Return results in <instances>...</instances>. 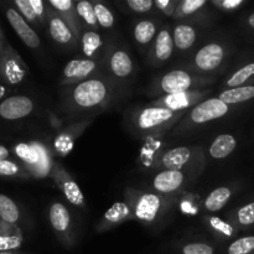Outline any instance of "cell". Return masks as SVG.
Returning a JSON list of instances; mask_svg holds the SVG:
<instances>
[{"instance_id":"cell-13","label":"cell","mask_w":254,"mask_h":254,"mask_svg":"<svg viewBox=\"0 0 254 254\" xmlns=\"http://www.w3.org/2000/svg\"><path fill=\"white\" fill-rule=\"evenodd\" d=\"M101 64L97 60H89L86 57H76L66 64L62 71V78L60 84L64 87L81 83L94 76L102 73Z\"/></svg>"},{"instance_id":"cell-34","label":"cell","mask_w":254,"mask_h":254,"mask_svg":"<svg viewBox=\"0 0 254 254\" xmlns=\"http://www.w3.org/2000/svg\"><path fill=\"white\" fill-rule=\"evenodd\" d=\"M76 11L79 19H82V21H83V27H88V29L98 31L99 25H98V21H97L93 2L88 1V0H81V1H77Z\"/></svg>"},{"instance_id":"cell-38","label":"cell","mask_w":254,"mask_h":254,"mask_svg":"<svg viewBox=\"0 0 254 254\" xmlns=\"http://www.w3.org/2000/svg\"><path fill=\"white\" fill-rule=\"evenodd\" d=\"M181 254H216V250L212 245L203 241H192L184 243L180 247Z\"/></svg>"},{"instance_id":"cell-18","label":"cell","mask_w":254,"mask_h":254,"mask_svg":"<svg viewBox=\"0 0 254 254\" xmlns=\"http://www.w3.org/2000/svg\"><path fill=\"white\" fill-rule=\"evenodd\" d=\"M175 51L173 37V27L169 24L161 25L155 41L150 49V64L154 67H160L170 61Z\"/></svg>"},{"instance_id":"cell-28","label":"cell","mask_w":254,"mask_h":254,"mask_svg":"<svg viewBox=\"0 0 254 254\" xmlns=\"http://www.w3.org/2000/svg\"><path fill=\"white\" fill-rule=\"evenodd\" d=\"M238 140L233 134L223 133L215 136L208 146V156L213 160H223L227 159L233 151L237 149Z\"/></svg>"},{"instance_id":"cell-8","label":"cell","mask_w":254,"mask_h":254,"mask_svg":"<svg viewBox=\"0 0 254 254\" xmlns=\"http://www.w3.org/2000/svg\"><path fill=\"white\" fill-rule=\"evenodd\" d=\"M206 158L201 146H175L163 151L156 168L160 170H184L201 174Z\"/></svg>"},{"instance_id":"cell-36","label":"cell","mask_w":254,"mask_h":254,"mask_svg":"<svg viewBox=\"0 0 254 254\" xmlns=\"http://www.w3.org/2000/svg\"><path fill=\"white\" fill-rule=\"evenodd\" d=\"M226 254H254V236L236 238L228 245Z\"/></svg>"},{"instance_id":"cell-24","label":"cell","mask_w":254,"mask_h":254,"mask_svg":"<svg viewBox=\"0 0 254 254\" xmlns=\"http://www.w3.org/2000/svg\"><path fill=\"white\" fill-rule=\"evenodd\" d=\"M47 4L68 24V26L71 27V30L79 41L83 25L79 21V17L77 15L76 2L72 1V0H50V1H47Z\"/></svg>"},{"instance_id":"cell-17","label":"cell","mask_w":254,"mask_h":254,"mask_svg":"<svg viewBox=\"0 0 254 254\" xmlns=\"http://www.w3.org/2000/svg\"><path fill=\"white\" fill-rule=\"evenodd\" d=\"M47 26H49L50 36L57 46L66 50H74L78 47L79 41L71 27L50 6L47 10Z\"/></svg>"},{"instance_id":"cell-25","label":"cell","mask_w":254,"mask_h":254,"mask_svg":"<svg viewBox=\"0 0 254 254\" xmlns=\"http://www.w3.org/2000/svg\"><path fill=\"white\" fill-rule=\"evenodd\" d=\"M202 223L207 228L208 232L213 236L217 241L221 242H228L232 241L238 236V230L235 225L230 222L228 220L217 217V216L207 215L202 217Z\"/></svg>"},{"instance_id":"cell-45","label":"cell","mask_w":254,"mask_h":254,"mask_svg":"<svg viewBox=\"0 0 254 254\" xmlns=\"http://www.w3.org/2000/svg\"><path fill=\"white\" fill-rule=\"evenodd\" d=\"M0 235L1 236H22V232L16 225L7 223L0 218Z\"/></svg>"},{"instance_id":"cell-29","label":"cell","mask_w":254,"mask_h":254,"mask_svg":"<svg viewBox=\"0 0 254 254\" xmlns=\"http://www.w3.org/2000/svg\"><path fill=\"white\" fill-rule=\"evenodd\" d=\"M210 2L206 0H181L179 2L175 19L186 20L189 22L197 24V20L202 19L206 15V7Z\"/></svg>"},{"instance_id":"cell-5","label":"cell","mask_w":254,"mask_h":254,"mask_svg":"<svg viewBox=\"0 0 254 254\" xmlns=\"http://www.w3.org/2000/svg\"><path fill=\"white\" fill-rule=\"evenodd\" d=\"M216 82V77L202 76L193 73L185 68H174L156 77L151 86L150 96L163 97L166 94L180 93V92L201 91L207 89L208 86Z\"/></svg>"},{"instance_id":"cell-14","label":"cell","mask_w":254,"mask_h":254,"mask_svg":"<svg viewBox=\"0 0 254 254\" xmlns=\"http://www.w3.org/2000/svg\"><path fill=\"white\" fill-rule=\"evenodd\" d=\"M211 93V89H201V91H189L180 92V93L166 94V96L154 98L150 102V106L163 107L174 112H188L196 104L201 103L207 99V96Z\"/></svg>"},{"instance_id":"cell-21","label":"cell","mask_w":254,"mask_h":254,"mask_svg":"<svg viewBox=\"0 0 254 254\" xmlns=\"http://www.w3.org/2000/svg\"><path fill=\"white\" fill-rule=\"evenodd\" d=\"M130 220H134L130 206L126 201H118L113 203L102 216L99 222L96 225V232H107Z\"/></svg>"},{"instance_id":"cell-32","label":"cell","mask_w":254,"mask_h":254,"mask_svg":"<svg viewBox=\"0 0 254 254\" xmlns=\"http://www.w3.org/2000/svg\"><path fill=\"white\" fill-rule=\"evenodd\" d=\"M228 221L235 225L238 230H248L254 226V201L245 203L237 210L230 213Z\"/></svg>"},{"instance_id":"cell-39","label":"cell","mask_w":254,"mask_h":254,"mask_svg":"<svg viewBox=\"0 0 254 254\" xmlns=\"http://www.w3.org/2000/svg\"><path fill=\"white\" fill-rule=\"evenodd\" d=\"M12 6L19 11V14L21 15V16L24 17V19L26 20L31 26L34 27L41 26L36 14H35L34 9H32L31 5H30L29 0H15V1H12Z\"/></svg>"},{"instance_id":"cell-11","label":"cell","mask_w":254,"mask_h":254,"mask_svg":"<svg viewBox=\"0 0 254 254\" xmlns=\"http://www.w3.org/2000/svg\"><path fill=\"white\" fill-rule=\"evenodd\" d=\"M200 176V174L184 170H160L151 180V190L165 196H174L181 192L189 184Z\"/></svg>"},{"instance_id":"cell-22","label":"cell","mask_w":254,"mask_h":254,"mask_svg":"<svg viewBox=\"0 0 254 254\" xmlns=\"http://www.w3.org/2000/svg\"><path fill=\"white\" fill-rule=\"evenodd\" d=\"M173 37L175 49L179 52H189L200 39V27L193 22H179L173 27Z\"/></svg>"},{"instance_id":"cell-19","label":"cell","mask_w":254,"mask_h":254,"mask_svg":"<svg viewBox=\"0 0 254 254\" xmlns=\"http://www.w3.org/2000/svg\"><path fill=\"white\" fill-rule=\"evenodd\" d=\"M5 16L17 36L22 42L30 49H39L41 46V40L34 27L19 14L16 9L11 5H6L5 7Z\"/></svg>"},{"instance_id":"cell-27","label":"cell","mask_w":254,"mask_h":254,"mask_svg":"<svg viewBox=\"0 0 254 254\" xmlns=\"http://www.w3.org/2000/svg\"><path fill=\"white\" fill-rule=\"evenodd\" d=\"M88 124V121L78 122V123L72 124L71 127H68V128H66L64 130H62L61 133L56 136V139H55V151H56L60 156H62V158L66 156L67 154L71 151L74 139L83 133L84 129L87 128Z\"/></svg>"},{"instance_id":"cell-47","label":"cell","mask_w":254,"mask_h":254,"mask_svg":"<svg viewBox=\"0 0 254 254\" xmlns=\"http://www.w3.org/2000/svg\"><path fill=\"white\" fill-rule=\"evenodd\" d=\"M10 156V150L4 145H0V160L2 159H9Z\"/></svg>"},{"instance_id":"cell-6","label":"cell","mask_w":254,"mask_h":254,"mask_svg":"<svg viewBox=\"0 0 254 254\" xmlns=\"http://www.w3.org/2000/svg\"><path fill=\"white\" fill-rule=\"evenodd\" d=\"M232 106H228L225 102L218 99L217 97H210V98L205 99L201 103L196 104L195 107L189 109L188 113L174 127L173 133H186L188 130L197 128V127H202L212 123V122L220 121V119L225 118L228 114L232 113Z\"/></svg>"},{"instance_id":"cell-1","label":"cell","mask_w":254,"mask_h":254,"mask_svg":"<svg viewBox=\"0 0 254 254\" xmlns=\"http://www.w3.org/2000/svg\"><path fill=\"white\" fill-rule=\"evenodd\" d=\"M113 96V81L103 73L62 89L61 98L67 112L88 113L106 108Z\"/></svg>"},{"instance_id":"cell-30","label":"cell","mask_w":254,"mask_h":254,"mask_svg":"<svg viewBox=\"0 0 254 254\" xmlns=\"http://www.w3.org/2000/svg\"><path fill=\"white\" fill-rule=\"evenodd\" d=\"M233 193H235V189L232 186L226 185L216 188L203 200V210L207 213L218 212L227 205L228 201L232 198Z\"/></svg>"},{"instance_id":"cell-9","label":"cell","mask_w":254,"mask_h":254,"mask_svg":"<svg viewBox=\"0 0 254 254\" xmlns=\"http://www.w3.org/2000/svg\"><path fill=\"white\" fill-rule=\"evenodd\" d=\"M30 69L16 50L6 42L0 51V79L5 86H16L29 76Z\"/></svg>"},{"instance_id":"cell-48","label":"cell","mask_w":254,"mask_h":254,"mask_svg":"<svg viewBox=\"0 0 254 254\" xmlns=\"http://www.w3.org/2000/svg\"><path fill=\"white\" fill-rule=\"evenodd\" d=\"M7 92H9V87L5 86V84H0V102L5 99L4 97L6 96Z\"/></svg>"},{"instance_id":"cell-40","label":"cell","mask_w":254,"mask_h":254,"mask_svg":"<svg viewBox=\"0 0 254 254\" xmlns=\"http://www.w3.org/2000/svg\"><path fill=\"white\" fill-rule=\"evenodd\" d=\"M24 243V236L0 235V252H16Z\"/></svg>"},{"instance_id":"cell-2","label":"cell","mask_w":254,"mask_h":254,"mask_svg":"<svg viewBox=\"0 0 254 254\" xmlns=\"http://www.w3.org/2000/svg\"><path fill=\"white\" fill-rule=\"evenodd\" d=\"M126 202L130 206L133 218L141 225L158 228L166 222L174 207V196H165L154 191L128 188L124 191Z\"/></svg>"},{"instance_id":"cell-16","label":"cell","mask_w":254,"mask_h":254,"mask_svg":"<svg viewBox=\"0 0 254 254\" xmlns=\"http://www.w3.org/2000/svg\"><path fill=\"white\" fill-rule=\"evenodd\" d=\"M242 86H254V51L243 54L222 82L223 89Z\"/></svg>"},{"instance_id":"cell-12","label":"cell","mask_w":254,"mask_h":254,"mask_svg":"<svg viewBox=\"0 0 254 254\" xmlns=\"http://www.w3.org/2000/svg\"><path fill=\"white\" fill-rule=\"evenodd\" d=\"M49 221L57 241L64 247L73 248L76 245V235L68 208L60 201L52 202L49 208Z\"/></svg>"},{"instance_id":"cell-31","label":"cell","mask_w":254,"mask_h":254,"mask_svg":"<svg viewBox=\"0 0 254 254\" xmlns=\"http://www.w3.org/2000/svg\"><path fill=\"white\" fill-rule=\"evenodd\" d=\"M218 99L225 102L228 106H240L254 99V86H242L235 88L223 89L217 96Z\"/></svg>"},{"instance_id":"cell-43","label":"cell","mask_w":254,"mask_h":254,"mask_svg":"<svg viewBox=\"0 0 254 254\" xmlns=\"http://www.w3.org/2000/svg\"><path fill=\"white\" fill-rule=\"evenodd\" d=\"M179 2L178 0H155V7L165 16L175 17Z\"/></svg>"},{"instance_id":"cell-33","label":"cell","mask_w":254,"mask_h":254,"mask_svg":"<svg viewBox=\"0 0 254 254\" xmlns=\"http://www.w3.org/2000/svg\"><path fill=\"white\" fill-rule=\"evenodd\" d=\"M0 218L7 223L16 225L21 220L19 206L9 196L0 193Z\"/></svg>"},{"instance_id":"cell-44","label":"cell","mask_w":254,"mask_h":254,"mask_svg":"<svg viewBox=\"0 0 254 254\" xmlns=\"http://www.w3.org/2000/svg\"><path fill=\"white\" fill-rule=\"evenodd\" d=\"M30 5L34 9L35 14H36L37 19L41 26H45L47 24V10H49V5L47 2L42 1V0H29Z\"/></svg>"},{"instance_id":"cell-7","label":"cell","mask_w":254,"mask_h":254,"mask_svg":"<svg viewBox=\"0 0 254 254\" xmlns=\"http://www.w3.org/2000/svg\"><path fill=\"white\" fill-rule=\"evenodd\" d=\"M12 154L16 156L25 168V170L36 179H45L51 176L55 160L51 151L42 141L32 140L29 143H17L12 146Z\"/></svg>"},{"instance_id":"cell-50","label":"cell","mask_w":254,"mask_h":254,"mask_svg":"<svg viewBox=\"0 0 254 254\" xmlns=\"http://www.w3.org/2000/svg\"><path fill=\"white\" fill-rule=\"evenodd\" d=\"M0 254H22L19 252H0Z\"/></svg>"},{"instance_id":"cell-26","label":"cell","mask_w":254,"mask_h":254,"mask_svg":"<svg viewBox=\"0 0 254 254\" xmlns=\"http://www.w3.org/2000/svg\"><path fill=\"white\" fill-rule=\"evenodd\" d=\"M79 44H81L82 54L84 55L86 59L97 60V61H101V59H103V54H102L103 40L98 31L83 27Z\"/></svg>"},{"instance_id":"cell-3","label":"cell","mask_w":254,"mask_h":254,"mask_svg":"<svg viewBox=\"0 0 254 254\" xmlns=\"http://www.w3.org/2000/svg\"><path fill=\"white\" fill-rule=\"evenodd\" d=\"M188 112H174L163 107L146 104L134 109L129 116V127L140 138H156L168 133Z\"/></svg>"},{"instance_id":"cell-23","label":"cell","mask_w":254,"mask_h":254,"mask_svg":"<svg viewBox=\"0 0 254 254\" xmlns=\"http://www.w3.org/2000/svg\"><path fill=\"white\" fill-rule=\"evenodd\" d=\"M160 24L161 20L156 17H143L134 24L133 36L140 49H151L161 27Z\"/></svg>"},{"instance_id":"cell-20","label":"cell","mask_w":254,"mask_h":254,"mask_svg":"<svg viewBox=\"0 0 254 254\" xmlns=\"http://www.w3.org/2000/svg\"><path fill=\"white\" fill-rule=\"evenodd\" d=\"M35 111V102L27 96H10L0 102V118L19 121L29 117Z\"/></svg>"},{"instance_id":"cell-4","label":"cell","mask_w":254,"mask_h":254,"mask_svg":"<svg viewBox=\"0 0 254 254\" xmlns=\"http://www.w3.org/2000/svg\"><path fill=\"white\" fill-rule=\"evenodd\" d=\"M233 47L225 39H213L205 42L193 54L188 69L202 76L216 77L228 66Z\"/></svg>"},{"instance_id":"cell-10","label":"cell","mask_w":254,"mask_h":254,"mask_svg":"<svg viewBox=\"0 0 254 254\" xmlns=\"http://www.w3.org/2000/svg\"><path fill=\"white\" fill-rule=\"evenodd\" d=\"M103 59L112 81L127 82L135 72L133 57L124 47L112 45L103 52Z\"/></svg>"},{"instance_id":"cell-49","label":"cell","mask_w":254,"mask_h":254,"mask_svg":"<svg viewBox=\"0 0 254 254\" xmlns=\"http://www.w3.org/2000/svg\"><path fill=\"white\" fill-rule=\"evenodd\" d=\"M6 40H5V37H4V35H2V32H1V29H0V51H1L2 49H4V46H5V44H6Z\"/></svg>"},{"instance_id":"cell-37","label":"cell","mask_w":254,"mask_h":254,"mask_svg":"<svg viewBox=\"0 0 254 254\" xmlns=\"http://www.w3.org/2000/svg\"><path fill=\"white\" fill-rule=\"evenodd\" d=\"M0 176L4 178H29L30 174L25 170L22 165L10 159L0 160Z\"/></svg>"},{"instance_id":"cell-42","label":"cell","mask_w":254,"mask_h":254,"mask_svg":"<svg viewBox=\"0 0 254 254\" xmlns=\"http://www.w3.org/2000/svg\"><path fill=\"white\" fill-rule=\"evenodd\" d=\"M210 5L217 7L221 11L233 12L245 6L246 1L245 0H212V1H210Z\"/></svg>"},{"instance_id":"cell-41","label":"cell","mask_w":254,"mask_h":254,"mask_svg":"<svg viewBox=\"0 0 254 254\" xmlns=\"http://www.w3.org/2000/svg\"><path fill=\"white\" fill-rule=\"evenodd\" d=\"M124 4L130 11L135 14H149V12H153L155 7L154 0H126Z\"/></svg>"},{"instance_id":"cell-46","label":"cell","mask_w":254,"mask_h":254,"mask_svg":"<svg viewBox=\"0 0 254 254\" xmlns=\"http://www.w3.org/2000/svg\"><path fill=\"white\" fill-rule=\"evenodd\" d=\"M243 22H245L246 29H248V31L253 32L254 34V11L250 12V14L245 17Z\"/></svg>"},{"instance_id":"cell-35","label":"cell","mask_w":254,"mask_h":254,"mask_svg":"<svg viewBox=\"0 0 254 254\" xmlns=\"http://www.w3.org/2000/svg\"><path fill=\"white\" fill-rule=\"evenodd\" d=\"M92 2H93V7L94 11H96L97 21H98L99 27L106 30L113 29L114 24H116V17H114V14L111 10V7L102 1Z\"/></svg>"},{"instance_id":"cell-15","label":"cell","mask_w":254,"mask_h":254,"mask_svg":"<svg viewBox=\"0 0 254 254\" xmlns=\"http://www.w3.org/2000/svg\"><path fill=\"white\" fill-rule=\"evenodd\" d=\"M51 178L54 180V183L56 184L57 188L60 189L62 195L64 196V198L71 205L76 206V207L86 208V201H84V196L81 188L76 183V180L72 178L71 174L59 161H55L54 163L51 171Z\"/></svg>"}]
</instances>
